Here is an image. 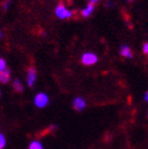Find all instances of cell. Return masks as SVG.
<instances>
[{
  "instance_id": "ac0fdd59",
  "label": "cell",
  "mask_w": 148,
  "mask_h": 149,
  "mask_svg": "<svg viewBox=\"0 0 148 149\" xmlns=\"http://www.w3.org/2000/svg\"><path fill=\"white\" fill-rule=\"evenodd\" d=\"M3 38V32H1V30H0V39Z\"/></svg>"
},
{
  "instance_id": "6da1fadb",
  "label": "cell",
  "mask_w": 148,
  "mask_h": 149,
  "mask_svg": "<svg viewBox=\"0 0 148 149\" xmlns=\"http://www.w3.org/2000/svg\"><path fill=\"white\" fill-rule=\"evenodd\" d=\"M54 14H56L57 18H59V19H71V18L73 17V12L70 11L69 8H66L63 4H59L56 10H54Z\"/></svg>"
},
{
  "instance_id": "5b68a950",
  "label": "cell",
  "mask_w": 148,
  "mask_h": 149,
  "mask_svg": "<svg viewBox=\"0 0 148 149\" xmlns=\"http://www.w3.org/2000/svg\"><path fill=\"white\" fill-rule=\"evenodd\" d=\"M72 107H73V109H75L76 111H82V110L85 109L87 102H85V100L82 98V97H76L75 100L72 101Z\"/></svg>"
},
{
  "instance_id": "8992f818",
  "label": "cell",
  "mask_w": 148,
  "mask_h": 149,
  "mask_svg": "<svg viewBox=\"0 0 148 149\" xmlns=\"http://www.w3.org/2000/svg\"><path fill=\"white\" fill-rule=\"evenodd\" d=\"M94 10H95V6H94V4H91V3H89L83 10H82V12H81V14H82V17L83 18H88V17H90L91 14H92V12H94Z\"/></svg>"
},
{
  "instance_id": "2e32d148",
  "label": "cell",
  "mask_w": 148,
  "mask_h": 149,
  "mask_svg": "<svg viewBox=\"0 0 148 149\" xmlns=\"http://www.w3.org/2000/svg\"><path fill=\"white\" fill-rule=\"evenodd\" d=\"M143 100H145V102H147V101H148V92H147V91L145 92V97H143Z\"/></svg>"
},
{
  "instance_id": "7a4b0ae2",
  "label": "cell",
  "mask_w": 148,
  "mask_h": 149,
  "mask_svg": "<svg viewBox=\"0 0 148 149\" xmlns=\"http://www.w3.org/2000/svg\"><path fill=\"white\" fill-rule=\"evenodd\" d=\"M50 102V98L46 94H44V92H39V94H37L34 96V100H33V103L37 108H39V109H43L45 108Z\"/></svg>"
},
{
  "instance_id": "e0dca14e",
  "label": "cell",
  "mask_w": 148,
  "mask_h": 149,
  "mask_svg": "<svg viewBox=\"0 0 148 149\" xmlns=\"http://www.w3.org/2000/svg\"><path fill=\"white\" fill-rule=\"evenodd\" d=\"M98 1H100V0H90V3H91V4H94V5H95L96 3H98Z\"/></svg>"
},
{
  "instance_id": "3957f363",
  "label": "cell",
  "mask_w": 148,
  "mask_h": 149,
  "mask_svg": "<svg viewBox=\"0 0 148 149\" xmlns=\"http://www.w3.org/2000/svg\"><path fill=\"white\" fill-rule=\"evenodd\" d=\"M97 61H98L97 56L95 53H92V52H85L82 56V64L85 65V66L94 65V64L97 63Z\"/></svg>"
},
{
  "instance_id": "4fadbf2b",
  "label": "cell",
  "mask_w": 148,
  "mask_h": 149,
  "mask_svg": "<svg viewBox=\"0 0 148 149\" xmlns=\"http://www.w3.org/2000/svg\"><path fill=\"white\" fill-rule=\"evenodd\" d=\"M10 4H11V0H5L4 4H3V8H4V11H7V8H8Z\"/></svg>"
},
{
  "instance_id": "7c38bea8",
  "label": "cell",
  "mask_w": 148,
  "mask_h": 149,
  "mask_svg": "<svg viewBox=\"0 0 148 149\" xmlns=\"http://www.w3.org/2000/svg\"><path fill=\"white\" fill-rule=\"evenodd\" d=\"M7 69V64H6V61L4 58H0V72L4 71Z\"/></svg>"
},
{
  "instance_id": "9c48e42d",
  "label": "cell",
  "mask_w": 148,
  "mask_h": 149,
  "mask_svg": "<svg viewBox=\"0 0 148 149\" xmlns=\"http://www.w3.org/2000/svg\"><path fill=\"white\" fill-rule=\"evenodd\" d=\"M12 86H13V89H14L15 92H23V91H24L23 83H22L19 79H14L13 83H12Z\"/></svg>"
},
{
  "instance_id": "52a82bcc",
  "label": "cell",
  "mask_w": 148,
  "mask_h": 149,
  "mask_svg": "<svg viewBox=\"0 0 148 149\" xmlns=\"http://www.w3.org/2000/svg\"><path fill=\"white\" fill-rule=\"evenodd\" d=\"M120 53H121L122 57H126V58H133V51H132V49H131V47L127 46V45L121 46Z\"/></svg>"
},
{
  "instance_id": "5bb4252c",
  "label": "cell",
  "mask_w": 148,
  "mask_h": 149,
  "mask_svg": "<svg viewBox=\"0 0 148 149\" xmlns=\"http://www.w3.org/2000/svg\"><path fill=\"white\" fill-rule=\"evenodd\" d=\"M142 51H143V53H145V54H147V53H148V43H147V42H145V43H143V45H142Z\"/></svg>"
},
{
  "instance_id": "9a60e30c",
  "label": "cell",
  "mask_w": 148,
  "mask_h": 149,
  "mask_svg": "<svg viewBox=\"0 0 148 149\" xmlns=\"http://www.w3.org/2000/svg\"><path fill=\"white\" fill-rule=\"evenodd\" d=\"M56 129H57V125H56V124H51V125H50V128L47 129V132L52 133V132H54V130H56Z\"/></svg>"
},
{
  "instance_id": "277c9868",
  "label": "cell",
  "mask_w": 148,
  "mask_h": 149,
  "mask_svg": "<svg viewBox=\"0 0 148 149\" xmlns=\"http://www.w3.org/2000/svg\"><path fill=\"white\" fill-rule=\"evenodd\" d=\"M36 79H37V70L33 68V66H30L27 69V74H26V82H27V85L29 86H33L34 83H36Z\"/></svg>"
},
{
  "instance_id": "8fae6325",
  "label": "cell",
  "mask_w": 148,
  "mask_h": 149,
  "mask_svg": "<svg viewBox=\"0 0 148 149\" xmlns=\"http://www.w3.org/2000/svg\"><path fill=\"white\" fill-rule=\"evenodd\" d=\"M6 143H7V141H6L5 135L3 133H0V149H4L6 147Z\"/></svg>"
},
{
  "instance_id": "30bf717a",
  "label": "cell",
  "mask_w": 148,
  "mask_h": 149,
  "mask_svg": "<svg viewBox=\"0 0 148 149\" xmlns=\"http://www.w3.org/2000/svg\"><path fill=\"white\" fill-rule=\"evenodd\" d=\"M29 149H44L43 143L38 140H34L29 144Z\"/></svg>"
},
{
  "instance_id": "d6986e66",
  "label": "cell",
  "mask_w": 148,
  "mask_h": 149,
  "mask_svg": "<svg viewBox=\"0 0 148 149\" xmlns=\"http://www.w3.org/2000/svg\"><path fill=\"white\" fill-rule=\"evenodd\" d=\"M0 97H1V91H0Z\"/></svg>"
},
{
  "instance_id": "ba28073f",
  "label": "cell",
  "mask_w": 148,
  "mask_h": 149,
  "mask_svg": "<svg viewBox=\"0 0 148 149\" xmlns=\"http://www.w3.org/2000/svg\"><path fill=\"white\" fill-rule=\"evenodd\" d=\"M10 78H11V71L8 69H6V70L0 72V83H1V84L8 83Z\"/></svg>"
}]
</instances>
